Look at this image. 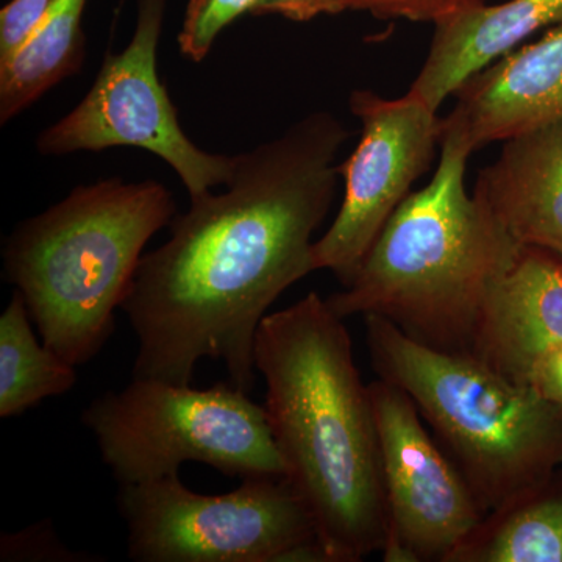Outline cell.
<instances>
[{"instance_id":"cell-17","label":"cell","mask_w":562,"mask_h":562,"mask_svg":"<svg viewBox=\"0 0 562 562\" xmlns=\"http://www.w3.org/2000/svg\"><path fill=\"white\" fill-rule=\"evenodd\" d=\"M21 292L0 316V417L20 416L76 386V366L38 342Z\"/></svg>"},{"instance_id":"cell-14","label":"cell","mask_w":562,"mask_h":562,"mask_svg":"<svg viewBox=\"0 0 562 562\" xmlns=\"http://www.w3.org/2000/svg\"><path fill=\"white\" fill-rule=\"evenodd\" d=\"M473 192L514 241L562 260V122L503 140L501 155L479 172Z\"/></svg>"},{"instance_id":"cell-7","label":"cell","mask_w":562,"mask_h":562,"mask_svg":"<svg viewBox=\"0 0 562 562\" xmlns=\"http://www.w3.org/2000/svg\"><path fill=\"white\" fill-rule=\"evenodd\" d=\"M128 557L138 562H330L308 505L284 475L205 495L179 473L121 486Z\"/></svg>"},{"instance_id":"cell-21","label":"cell","mask_w":562,"mask_h":562,"mask_svg":"<svg viewBox=\"0 0 562 562\" xmlns=\"http://www.w3.org/2000/svg\"><path fill=\"white\" fill-rule=\"evenodd\" d=\"M52 0H11L0 11V66L9 63L43 20Z\"/></svg>"},{"instance_id":"cell-5","label":"cell","mask_w":562,"mask_h":562,"mask_svg":"<svg viewBox=\"0 0 562 562\" xmlns=\"http://www.w3.org/2000/svg\"><path fill=\"white\" fill-rule=\"evenodd\" d=\"M379 379L405 391L471 487L484 516L562 465V405L469 353L422 346L364 316Z\"/></svg>"},{"instance_id":"cell-23","label":"cell","mask_w":562,"mask_h":562,"mask_svg":"<svg viewBox=\"0 0 562 562\" xmlns=\"http://www.w3.org/2000/svg\"><path fill=\"white\" fill-rule=\"evenodd\" d=\"M517 382L530 384L550 401L562 405V347L546 351L531 361Z\"/></svg>"},{"instance_id":"cell-19","label":"cell","mask_w":562,"mask_h":562,"mask_svg":"<svg viewBox=\"0 0 562 562\" xmlns=\"http://www.w3.org/2000/svg\"><path fill=\"white\" fill-rule=\"evenodd\" d=\"M0 561H99L91 554H81L68 549L58 539L49 520L33 525L18 532H5L0 538Z\"/></svg>"},{"instance_id":"cell-13","label":"cell","mask_w":562,"mask_h":562,"mask_svg":"<svg viewBox=\"0 0 562 562\" xmlns=\"http://www.w3.org/2000/svg\"><path fill=\"white\" fill-rule=\"evenodd\" d=\"M558 347H562V260L538 247H524L492 292L471 355L517 382L531 361Z\"/></svg>"},{"instance_id":"cell-22","label":"cell","mask_w":562,"mask_h":562,"mask_svg":"<svg viewBox=\"0 0 562 562\" xmlns=\"http://www.w3.org/2000/svg\"><path fill=\"white\" fill-rule=\"evenodd\" d=\"M355 9V0H260L251 16L279 14L295 22L312 21L321 14H339Z\"/></svg>"},{"instance_id":"cell-15","label":"cell","mask_w":562,"mask_h":562,"mask_svg":"<svg viewBox=\"0 0 562 562\" xmlns=\"http://www.w3.org/2000/svg\"><path fill=\"white\" fill-rule=\"evenodd\" d=\"M449 562H562V465L486 514Z\"/></svg>"},{"instance_id":"cell-20","label":"cell","mask_w":562,"mask_h":562,"mask_svg":"<svg viewBox=\"0 0 562 562\" xmlns=\"http://www.w3.org/2000/svg\"><path fill=\"white\" fill-rule=\"evenodd\" d=\"M487 0H355L357 11H366L376 20H405L430 22L449 16L457 11L482 5Z\"/></svg>"},{"instance_id":"cell-11","label":"cell","mask_w":562,"mask_h":562,"mask_svg":"<svg viewBox=\"0 0 562 562\" xmlns=\"http://www.w3.org/2000/svg\"><path fill=\"white\" fill-rule=\"evenodd\" d=\"M443 120L473 151L562 122V25L524 44L465 80Z\"/></svg>"},{"instance_id":"cell-18","label":"cell","mask_w":562,"mask_h":562,"mask_svg":"<svg viewBox=\"0 0 562 562\" xmlns=\"http://www.w3.org/2000/svg\"><path fill=\"white\" fill-rule=\"evenodd\" d=\"M260 0H188L177 36L180 54L192 63L209 57L217 36L244 14H251Z\"/></svg>"},{"instance_id":"cell-6","label":"cell","mask_w":562,"mask_h":562,"mask_svg":"<svg viewBox=\"0 0 562 562\" xmlns=\"http://www.w3.org/2000/svg\"><path fill=\"white\" fill-rule=\"evenodd\" d=\"M81 420L121 486L176 475L190 461L241 480L286 476L265 405L232 383L195 390L133 379L91 402Z\"/></svg>"},{"instance_id":"cell-8","label":"cell","mask_w":562,"mask_h":562,"mask_svg":"<svg viewBox=\"0 0 562 562\" xmlns=\"http://www.w3.org/2000/svg\"><path fill=\"white\" fill-rule=\"evenodd\" d=\"M166 0H138L135 33L125 49L103 58L94 83L60 121L36 138L44 157L136 147L171 166L190 199L225 187L236 155L201 149L181 128L177 109L158 76Z\"/></svg>"},{"instance_id":"cell-16","label":"cell","mask_w":562,"mask_h":562,"mask_svg":"<svg viewBox=\"0 0 562 562\" xmlns=\"http://www.w3.org/2000/svg\"><path fill=\"white\" fill-rule=\"evenodd\" d=\"M87 2L52 0L21 49L0 66V124H9L83 68L87 38L81 22Z\"/></svg>"},{"instance_id":"cell-1","label":"cell","mask_w":562,"mask_h":562,"mask_svg":"<svg viewBox=\"0 0 562 562\" xmlns=\"http://www.w3.org/2000/svg\"><path fill=\"white\" fill-rule=\"evenodd\" d=\"M350 132L314 111L236 155L225 190L191 199L171 238L143 255L122 312L138 338L133 379L191 384L203 358L249 394L255 336L272 303L316 271L313 236L330 213Z\"/></svg>"},{"instance_id":"cell-4","label":"cell","mask_w":562,"mask_h":562,"mask_svg":"<svg viewBox=\"0 0 562 562\" xmlns=\"http://www.w3.org/2000/svg\"><path fill=\"white\" fill-rule=\"evenodd\" d=\"M172 192L121 177L81 184L22 221L3 243V273L41 339L72 366L92 360L114 330L144 246L171 224Z\"/></svg>"},{"instance_id":"cell-12","label":"cell","mask_w":562,"mask_h":562,"mask_svg":"<svg viewBox=\"0 0 562 562\" xmlns=\"http://www.w3.org/2000/svg\"><path fill=\"white\" fill-rule=\"evenodd\" d=\"M432 25L430 49L408 92L438 111L476 72L522 46L536 32L562 25V0L486 2Z\"/></svg>"},{"instance_id":"cell-9","label":"cell","mask_w":562,"mask_h":562,"mask_svg":"<svg viewBox=\"0 0 562 562\" xmlns=\"http://www.w3.org/2000/svg\"><path fill=\"white\" fill-rule=\"evenodd\" d=\"M361 139L338 171L346 181L341 209L314 243V269H327L347 286L413 184L430 171L441 150L442 117L406 92L387 99L372 90L350 94Z\"/></svg>"},{"instance_id":"cell-3","label":"cell","mask_w":562,"mask_h":562,"mask_svg":"<svg viewBox=\"0 0 562 562\" xmlns=\"http://www.w3.org/2000/svg\"><path fill=\"white\" fill-rule=\"evenodd\" d=\"M473 154L442 117L435 176L395 210L350 283L327 297L333 312L383 317L422 346L472 353L492 292L524 250L482 195L465 190Z\"/></svg>"},{"instance_id":"cell-2","label":"cell","mask_w":562,"mask_h":562,"mask_svg":"<svg viewBox=\"0 0 562 562\" xmlns=\"http://www.w3.org/2000/svg\"><path fill=\"white\" fill-rule=\"evenodd\" d=\"M254 360L286 476L308 505L328 560L382 553L387 506L375 413L342 317L310 292L262 319Z\"/></svg>"},{"instance_id":"cell-10","label":"cell","mask_w":562,"mask_h":562,"mask_svg":"<svg viewBox=\"0 0 562 562\" xmlns=\"http://www.w3.org/2000/svg\"><path fill=\"white\" fill-rule=\"evenodd\" d=\"M387 506L386 562H449L484 517L452 458L432 439L413 398L369 384Z\"/></svg>"}]
</instances>
